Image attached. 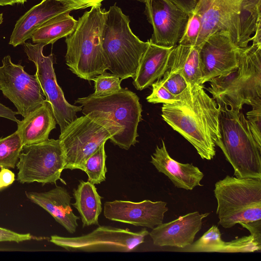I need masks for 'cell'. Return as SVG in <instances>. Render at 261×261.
Instances as JSON below:
<instances>
[{"label": "cell", "instance_id": "6da1fadb", "mask_svg": "<svg viewBox=\"0 0 261 261\" xmlns=\"http://www.w3.org/2000/svg\"><path fill=\"white\" fill-rule=\"evenodd\" d=\"M204 89L203 84L189 85L176 100L163 104L161 115L202 159L211 160L216 154L215 141L220 135V108Z\"/></svg>", "mask_w": 261, "mask_h": 261}, {"label": "cell", "instance_id": "7a4b0ae2", "mask_svg": "<svg viewBox=\"0 0 261 261\" xmlns=\"http://www.w3.org/2000/svg\"><path fill=\"white\" fill-rule=\"evenodd\" d=\"M209 82L206 90L219 107L239 111L244 105L261 107V46L239 48L237 66Z\"/></svg>", "mask_w": 261, "mask_h": 261}, {"label": "cell", "instance_id": "3957f363", "mask_svg": "<svg viewBox=\"0 0 261 261\" xmlns=\"http://www.w3.org/2000/svg\"><path fill=\"white\" fill-rule=\"evenodd\" d=\"M106 10L91 7L79 18L73 32L66 37V64L78 77L92 81L108 70L102 44Z\"/></svg>", "mask_w": 261, "mask_h": 261}, {"label": "cell", "instance_id": "277c9868", "mask_svg": "<svg viewBox=\"0 0 261 261\" xmlns=\"http://www.w3.org/2000/svg\"><path fill=\"white\" fill-rule=\"evenodd\" d=\"M219 107V106H218ZM219 137L215 141L237 178H261V147L241 111L219 107Z\"/></svg>", "mask_w": 261, "mask_h": 261}, {"label": "cell", "instance_id": "5b68a950", "mask_svg": "<svg viewBox=\"0 0 261 261\" xmlns=\"http://www.w3.org/2000/svg\"><path fill=\"white\" fill-rule=\"evenodd\" d=\"M129 17L116 4L106 11L102 44L108 70L121 80L134 79L149 40H141L132 31Z\"/></svg>", "mask_w": 261, "mask_h": 261}, {"label": "cell", "instance_id": "8992f818", "mask_svg": "<svg viewBox=\"0 0 261 261\" xmlns=\"http://www.w3.org/2000/svg\"><path fill=\"white\" fill-rule=\"evenodd\" d=\"M122 130L106 112L91 111L77 117L61 132L59 138L65 156L64 169L83 171L89 156L108 139L112 142Z\"/></svg>", "mask_w": 261, "mask_h": 261}, {"label": "cell", "instance_id": "52a82bcc", "mask_svg": "<svg viewBox=\"0 0 261 261\" xmlns=\"http://www.w3.org/2000/svg\"><path fill=\"white\" fill-rule=\"evenodd\" d=\"M214 192L223 227L261 219V178L227 175L215 184Z\"/></svg>", "mask_w": 261, "mask_h": 261}, {"label": "cell", "instance_id": "ba28073f", "mask_svg": "<svg viewBox=\"0 0 261 261\" xmlns=\"http://www.w3.org/2000/svg\"><path fill=\"white\" fill-rule=\"evenodd\" d=\"M81 104L85 115L91 111L108 113L123 127L120 134L112 142L120 148L128 150L137 142L138 126L142 118V106L136 93L121 88L118 92L106 96L95 97L92 94L75 101Z\"/></svg>", "mask_w": 261, "mask_h": 261}, {"label": "cell", "instance_id": "9c48e42d", "mask_svg": "<svg viewBox=\"0 0 261 261\" xmlns=\"http://www.w3.org/2000/svg\"><path fill=\"white\" fill-rule=\"evenodd\" d=\"M16 167L17 180L20 183L38 182L56 184L64 169L65 156L59 139L23 146Z\"/></svg>", "mask_w": 261, "mask_h": 261}, {"label": "cell", "instance_id": "30bf717a", "mask_svg": "<svg viewBox=\"0 0 261 261\" xmlns=\"http://www.w3.org/2000/svg\"><path fill=\"white\" fill-rule=\"evenodd\" d=\"M148 231L133 232L109 226H99L92 232L74 237L51 236L49 241L71 251L129 252L144 242Z\"/></svg>", "mask_w": 261, "mask_h": 261}, {"label": "cell", "instance_id": "8fae6325", "mask_svg": "<svg viewBox=\"0 0 261 261\" xmlns=\"http://www.w3.org/2000/svg\"><path fill=\"white\" fill-rule=\"evenodd\" d=\"M24 50L28 59L36 67V75L39 83L45 100L51 106L53 113L62 132L77 118L76 113L82 111V106L69 103L65 99L63 91L58 85L54 68V55L45 56L43 53L44 44L24 42Z\"/></svg>", "mask_w": 261, "mask_h": 261}, {"label": "cell", "instance_id": "7c38bea8", "mask_svg": "<svg viewBox=\"0 0 261 261\" xmlns=\"http://www.w3.org/2000/svg\"><path fill=\"white\" fill-rule=\"evenodd\" d=\"M0 66V90L15 106L18 114L23 117L41 105L44 95L36 74L28 73L24 67L5 56Z\"/></svg>", "mask_w": 261, "mask_h": 261}, {"label": "cell", "instance_id": "4fadbf2b", "mask_svg": "<svg viewBox=\"0 0 261 261\" xmlns=\"http://www.w3.org/2000/svg\"><path fill=\"white\" fill-rule=\"evenodd\" d=\"M145 14L153 33L149 42L171 47L178 44L185 31L189 13L168 0H146Z\"/></svg>", "mask_w": 261, "mask_h": 261}, {"label": "cell", "instance_id": "5bb4252c", "mask_svg": "<svg viewBox=\"0 0 261 261\" xmlns=\"http://www.w3.org/2000/svg\"><path fill=\"white\" fill-rule=\"evenodd\" d=\"M238 49L226 31H220L210 36L199 46L201 84L225 74L236 67Z\"/></svg>", "mask_w": 261, "mask_h": 261}, {"label": "cell", "instance_id": "9a60e30c", "mask_svg": "<svg viewBox=\"0 0 261 261\" xmlns=\"http://www.w3.org/2000/svg\"><path fill=\"white\" fill-rule=\"evenodd\" d=\"M167 204L150 200L138 202L115 200L105 203L103 215L111 221L153 229L163 223L168 210Z\"/></svg>", "mask_w": 261, "mask_h": 261}, {"label": "cell", "instance_id": "2e32d148", "mask_svg": "<svg viewBox=\"0 0 261 261\" xmlns=\"http://www.w3.org/2000/svg\"><path fill=\"white\" fill-rule=\"evenodd\" d=\"M209 215L210 213H190L162 223L152 229L149 234L155 246L184 248L194 242L196 234L202 227V220Z\"/></svg>", "mask_w": 261, "mask_h": 261}, {"label": "cell", "instance_id": "e0dca14e", "mask_svg": "<svg viewBox=\"0 0 261 261\" xmlns=\"http://www.w3.org/2000/svg\"><path fill=\"white\" fill-rule=\"evenodd\" d=\"M261 0H240L228 14L223 31L239 48L246 47L261 22Z\"/></svg>", "mask_w": 261, "mask_h": 261}, {"label": "cell", "instance_id": "ac0fdd59", "mask_svg": "<svg viewBox=\"0 0 261 261\" xmlns=\"http://www.w3.org/2000/svg\"><path fill=\"white\" fill-rule=\"evenodd\" d=\"M73 10H75L73 7L57 0H42L16 21L9 44L14 47L23 44L45 21L58 14Z\"/></svg>", "mask_w": 261, "mask_h": 261}, {"label": "cell", "instance_id": "d6986e66", "mask_svg": "<svg viewBox=\"0 0 261 261\" xmlns=\"http://www.w3.org/2000/svg\"><path fill=\"white\" fill-rule=\"evenodd\" d=\"M26 196L33 202L49 213L70 233H74L78 226L80 217L71 207V197L63 187L43 192H25Z\"/></svg>", "mask_w": 261, "mask_h": 261}, {"label": "cell", "instance_id": "ffe728a7", "mask_svg": "<svg viewBox=\"0 0 261 261\" xmlns=\"http://www.w3.org/2000/svg\"><path fill=\"white\" fill-rule=\"evenodd\" d=\"M162 142V146H156L151 155L150 163L158 172L167 176L178 188L192 190L197 186H202L200 181L204 174L200 169L192 164H183L173 159L169 154L164 141Z\"/></svg>", "mask_w": 261, "mask_h": 261}, {"label": "cell", "instance_id": "44dd1931", "mask_svg": "<svg viewBox=\"0 0 261 261\" xmlns=\"http://www.w3.org/2000/svg\"><path fill=\"white\" fill-rule=\"evenodd\" d=\"M23 118L17 123L16 130L23 146L48 139L50 132L56 128L57 123L51 106L45 100Z\"/></svg>", "mask_w": 261, "mask_h": 261}, {"label": "cell", "instance_id": "7402d4cb", "mask_svg": "<svg viewBox=\"0 0 261 261\" xmlns=\"http://www.w3.org/2000/svg\"><path fill=\"white\" fill-rule=\"evenodd\" d=\"M173 47L158 45L149 41L148 47L141 57L136 74L133 79V84L136 89H146L162 76L167 67Z\"/></svg>", "mask_w": 261, "mask_h": 261}, {"label": "cell", "instance_id": "603a6c76", "mask_svg": "<svg viewBox=\"0 0 261 261\" xmlns=\"http://www.w3.org/2000/svg\"><path fill=\"white\" fill-rule=\"evenodd\" d=\"M236 5L225 0L199 1L194 10L201 20L200 31L195 46L199 47L212 34L223 31L228 14Z\"/></svg>", "mask_w": 261, "mask_h": 261}, {"label": "cell", "instance_id": "cb8c5ba5", "mask_svg": "<svg viewBox=\"0 0 261 261\" xmlns=\"http://www.w3.org/2000/svg\"><path fill=\"white\" fill-rule=\"evenodd\" d=\"M199 49L178 44L172 48L168 60V66L180 72L191 87L201 84Z\"/></svg>", "mask_w": 261, "mask_h": 261}, {"label": "cell", "instance_id": "d4e9b609", "mask_svg": "<svg viewBox=\"0 0 261 261\" xmlns=\"http://www.w3.org/2000/svg\"><path fill=\"white\" fill-rule=\"evenodd\" d=\"M75 202L72 205L79 213L83 227L98 225V217L102 212V197L94 185L89 181L80 180L73 190Z\"/></svg>", "mask_w": 261, "mask_h": 261}, {"label": "cell", "instance_id": "484cf974", "mask_svg": "<svg viewBox=\"0 0 261 261\" xmlns=\"http://www.w3.org/2000/svg\"><path fill=\"white\" fill-rule=\"evenodd\" d=\"M67 12L58 14L40 25L33 34L34 43L46 45L54 44L60 38L66 37L74 30L77 20Z\"/></svg>", "mask_w": 261, "mask_h": 261}, {"label": "cell", "instance_id": "4316f807", "mask_svg": "<svg viewBox=\"0 0 261 261\" xmlns=\"http://www.w3.org/2000/svg\"><path fill=\"white\" fill-rule=\"evenodd\" d=\"M23 144L16 130L5 138L0 139V168H14L18 162Z\"/></svg>", "mask_w": 261, "mask_h": 261}, {"label": "cell", "instance_id": "83f0119b", "mask_svg": "<svg viewBox=\"0 0 261 261\" xmlns=\"http://www.w3.org/2000/svg\"><path fill=\"white\" fill-rule=\"evenodd\" d=\"M105 144H102L86 160L83 171L88 175V181L95 185L106 180L107 168Z\"/></svg>", "mask_w": 261, "mask_h": 261}, {"label": "cell", "instance_id": "f1b7e54d", "mask_svg": "<svg viewBox=\"0 0 261 261\" xmlns=\"http://www.w3.org/2000/svg\"><path fill=\"white\" fill-rule=\"evenodd\" d=\"M225 242L222 240L221 234L216 225H213L195 243L187 248V251L200 252H222Z\"/></svg>", "mask_w": 261, "mask_h": 261}, {"label": "cell", "instance_id": "f546056e", "mask_svg": "<svg viewBox=\"0 0 261 261\" xmlns=\"http://www.w3.org/2000/svg\"><path fill=\"white\" fill-rule=\"evenodd\" d=\"M92 81L94 82V92L92 95L95 97L109 95L118 92L121 89V80L112 73L106 71L95 76Z\"/></svg>", "mask_w": 261, "mask_h": 261}, {"label": "cell", "instance_id": "4dcf8cb0", "mask_svg": "<svg viewBox=\"0 0 261 261\" xmlns=\"http://www.w3.org/2000/svg\"><path fill=\"white\" fill-rule=\"evenodd\" d=\"M158 80L175 96L181 94L189 86L181 74L168 65L162 76Z\"/></svg>", "mask_w": 261, "mask_h": 261}, {"label": "cell", "instance_id": "1f68e13d", "mask_svg": "<svg viewBox=\"0 0 261 261\" xmlns=\"http://www.w3.org/2000/svg\"><path fill=\"white\" fill-rule=\"evenodd\" d=\"M260 249L261 244L259 243L253 236L250 234L229 242H225L223 252H252Z\"/></svg>", "mask_w": 261, "mask_h": 261}, {"label": "cell", "instance_id": "d6a6232c", "mask_svg": "<svg viewBox=\"0 0 261 261\" xmlns=\"http://www.w3.org/2000/svg\"><path fill=\"white\" fill-rule=\"evenodd\" d=\"M201 28V20L199 15L193 11L189 14V19L184 34L178 44L195 46Z\"/></svg>", "mask_w": 261, "mask_h": 261}, {"label": "cell", "instance_id": "836d02e7", "mask_svg": "<svg viewBox=\"0 0 261 261\" xmlns=\"http://www.w3.org/2000/svg\"><path fill=\"white\" fill-rule=\"evenodd\" d=\"M151 93L147 97L148 102L152 103H170L176 100L177 96H175L166 89L159 80L154 82L152 85Z\"/></svg>", "mask_w": 261, "mask_h": 261}, {"label": "cell", "instance_id": "e575fe53", "mask_svg": "<svg viewBox=\"0 0 261 261\" xmlns=\"http://www.w3.org/2000/svg\"><path fill=\"white\" fill-rule=\"evenodd\" d=\"M246 115L250 130L257 145L261 147V107L252 108Z\"/></svg>", "mask_w": 261, "mask_h": 261}, {"label": "cell", "instance_id": "d590c367", "mask_svg": "<svg viewBox=\"0 0 261 261\" xmlns=\"http://www.w3.org/2000/svg\"><path fill=\"white\" fill-rule=\"evenodd\" d=\"M36 239L30 233H18L10 230L0 227V242H15L17 243Z\"/></svg>", "mask_w": 261, "mask_h": 261}, {"label": "cell", "instance_id": "8d00e7d4", "mask_svg": "<svg viewBox=\"0 0 261 261\" xmlns=\"http://www.w3.org/2000/svg\"><path fill=\"white\" fill-rule=\"evenodd\" d=\"M73 7L75 10L83 9L95 6H101L105 0H57Z\"/></svg>", "mask_w": 261, "mask_h": 261}, {"label": "cell", "instance_id": "74e56055", "mask_svg": "<svg viewBox=\"0 0 261 261\" xmlns=\"http://www.w3.org/2000/svg\"><path fill=\"white\" fill-rule=\"evenodd\" d=\"M239 224L248 230L250 234L261 244V219L247 223H240Z\"/></svg>", "mask_w": 261, "mask_h": 261}, {"label": "cell", "instance_id": "f35d334b", "mask_svg": "<svg viewBox=\"0 0 261 261\" xmlns=\"http://www.w3.org/2000/svg\"><path fill=\"white\" fill-rule=\"evenodd\" d=\"M15 180V175L9 169L1 168L0 170V191L11 185Z\"/></svg>", "mask_w": 261, "mask_h": 261}, {"label": "cell", "instance_id": "ab89813d", "mask_svg": "<svg viewBox=\"0 0 261 261\" xmlns=\"http://www.w3.org/2000/svg\"><path fill=\"white\" fill-rule=\"evenodd\" d=\"M188 13H192L199 0H168Z\"/></svg>", "mask_w": 261, "mask_h": 261}, {"label": "cell", "instance_id": "60d3db41", "mask_svg": "<svg viewBox=\"0 0 261 261\" xmlns=\"http://www.w3.org/2000/svg\"><path fill=\"white\" fill-rule=\"evenodd\" d=\"M18 113L0 102V117L5 118L18 123L19 120L16 118Z\"/></svg>", "mask_w": 261, "mask_h": 261}, {"label": "cell", "instance_id": "b9f144b4", "mask_svg": "<svg viewBox=\"0 0 261 261\" xmlns=\"http://www.w3.org/2000/svg\"><path fill=\"white\" fill-rule=\"evenodd\" d=\"M251 41H252V44L261 46V22L257 27Z\"/></svg>", "mask_w": 261, "mask_h": 261}, {"label": "cell", "instance_id": "7bdbcfd3", "mask_svg": "<svg viewBox=\"0 0 261 261\" xmlns=\"http://www.w3.org/2000/svg\"><path fill=\"white\" fill-rule=\"evenodd\" d=\"M14 4L12 0H0V6L13 5Z\"/></svg>", "mask_w": 261, "mask_h": 261}, {"label": "cell", "instance_id": "ee69618b", "mask_svg": "<svg viewBox=\"0 0 261 261\" xmlns=\"http://www.w3.org/2000/svg\"><path fill=\"white\" fill-rule=\"evenodd\" d=\"M14 4H23L27 1V0H12Z\"/></svg>", "mask_w": 261, "mask_h": 261}, {"label": "cell", "instance_id": "f6af8a7d", "mask_svg": "<svg viewBox=\"0 0 261 261\" xmlns=\"http://www.w3.org/2000/svg\"><path fill=\"white\" fill-rule=\"evenodd\" d=\"M229 3L236 5L240 0H225Z\"/></svg>", "mask_w": 261, "mask_h": 261}, {"label": "cell", "instance_id": "bcb514c9", "mask_svg": "<svg viewBox=\"0 0 261 261\" xmlns=\"http://www.w3.org/2000/svg\"><path fill=\"white\" fill-rule=\"evenodd\" d=\"M3 14L0 13V25L3 23Z\"/></svg>", "mask_w": 261, "mask_h": 261}, {"label": "cell", "instance_id": "7dc6e473", "mask_svg": "<svg viewBox=\"0 0 261 261\" xmlns=\"http://www.w3.org/2000/svg\"><path fill=\"white\" fill-rule=\"evenodd\" d=\"M137 1L142 2V3H145L146 1V0H137Z\"/></svg>", "mask_w": 261, "mask_h": 261}]
</instances>
